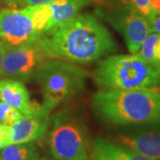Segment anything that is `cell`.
<instances>
[{
	"mask_svg": "<svg viewBox=\"0 0 160 160\" xmlns=\"http://www.w3.org/2000/svg\"><path fill=\"white\" fill-rule=\"evenodd\" d=\"M93 78L102 89L152 88L159 86L160 69L138 52L115 54L99 62L93 72Z\"/></svg>",
	"mask_w": 160,
	"mask_h": 160,
	"instance_id": "cell-3",
	"label": "cell"
},
{
	"mask_svg": "<svg viewBox=\"0 0 160 160\" xmlns=\"http://www.w3.org/2000/svg\"><path fill=\"white\" fill-rule=\"evenodd\" d=\"M48 144L56 160H87L88 142L78 120L69 115H58L53 120Z\"/></svg>",
	"mask_w": 160,
	"mask_h": 160,
	"instance_id": "cell-7",
	"label": "cell"
},
{
	"mask_svg": "<svg viewBox=\"0 0 160 160\" xmlns=\"http://www.w3.org/2000/svg\"><path fill=\"white\" fill-rule=\"evenodd\" d=\"M23 115L6 102L0 101V123L12 126Z\"/></svg>",
	"mask_w": 160,
	"mask_h": 160,
	"instance_id": "cell-16",
	"label": "cell"
},
{
	"mask_svg": "<svg viewBox=\"0 0 160 160\" xmlns=\"http://www.w3.org/2000/svg\"><path fill=\"white\" fill-rule=\"evenodd\" d=\"M33 160H46V159H45V158H40V159H38V158H35V159H33Z\"/></svg>",
	"mask_w": 160,
	"mask_h": 160,
	"instance_id": "cell-22",
	"label": "cell"
},
{
	"mask_svg": "<svg viewBox=\"0 0 160 160\" xmlns=\"http://www.w3.org/2000/svg\"><path fill=\"white\" fill-rule=\"evenodd\" d=\"M151 0H123L125 5L132 6V8L136 9L142 15L149 20V23L151 22V12L149 9V4Z\"/></svg>",
	"mask_w": 160,
	"mask_h": 160,
	"instance_id": "cell-17",
	"label": "cell"
},
{
	"mask_svg": "<svg viewBox=\"0 0 160 160\" xmlns=\"http://www.w3.org/2000/svg\"><path fill=\"white\" fill-rule=\"evenodd\" d=\"M49 127L47 116H24L11 126V144L33 142L45 137Z\"/></svg>",
	"mask_w": 160,
	"mask_h": 160,
	"instance_id": "cell-11",
	"label": "cell"
},
{
	"mask_svg": "<svg viewBox=\"0 0 160 160\" xmlns=\"http://www.w3.org/2000/svg\"><path fill=\"white\" fill-rule=\"evenodd\" d=\"M90 160H153L124 147L96 137L92 144Z\"/></svg>",
	"mask_w": 160,
	"mask_h": 160,
	"instance_id": "cell-12",
	"label": "cell"
},
{
	"mask_svg": "<svg viewBox=\"0 0 160 160\" xmlns=\"http://www.w3.org/2000/svg\"><path fill=\"white\" fill-rule=\"evenodd\" d=\"M37 156V149L32 142L9 144L0 152L2 160H33Z\"/></svg>",
	"mask_w": 160,
	"mask_h": 160,
	"instance_id": "cell-14",
	"label": "cell"
},
{
	"mask_svg": "<svg viewBox=\"0 0 160 160\" xmlns=\"http://www.w3.org/2000/svg\"><path fill=\"white\" fill-rule=\"evenodd\" d=\"M6 47L1 78L28 81L33 78L43 63L54 59L43 35L22 45Z\"/></svg>",
	"mask_w": 160,
	"mask_h": 160,
	"instance_id": "cell-6",
	"label": "cell"
},
{
	"mask_svg": "<svg viewBox=\"0 0 160 160\" xmlns=\"http://www.w3.org/2000/svg\"><path fill=\"white\" fill-rule=\"evenodd\" d=\"M159 86H160V85H159Z\"/></svg>",
	"mask_w": 160,
	"mask_h": 160,
	"instance_id": "cell-24",
	"label": "cell"
},
{
	"mask_svg": "<svg viewBox=\"0 0 160 160\" xmlns=\"http://www.w3.org/2000/svg\"><path fill=\"white\" fill-rule=\"evenodd\" d=\"M0 1H1V0H0Z\"/></svg>",
	"mask_w": 160,
	"mask_h": 160,
	"instance_id": "cell-25",
	"label": "cell"
},
{
	"mask_svg": "<svg viewBox=\"0 0 160 160\" xmlns=\"http://www.w3.org/2000/svg\"><path fill=\"white\" fill-rule=\"evenodd\" d=\"M58 0H6V5L12 7V9H18L19 7L36 6L42 4H50Z\"/></svg>",
	"mask_w": 160,
	"mask_h": 160,
	"instance_id": "cell-18",
	"label": "cell"
},
{
	"mask_svg": "<svg viewBox=\"0 0 160 160\" xmlns=\"http://www.w3.org/2000/svg\"><path fill=\"white\" fill-rule=\"evenodd\" d=\"M0 160H2V159H1V157H0Z\"/></svg>",
	"mask_w": 160,
	"mask_h": 160,
	"instance_id": "cell-23",
	"label": "cell"
},
{
	"mask_svg": "<svg viewBox=\"0 0 160 160\" xmlns=\"http://www.w3.org/2000/svg\"><path fill=\"white\" fill-rule=\"evenodd\" d=\"M6 45L0 40V78H1V71H2V65L4 62V57L6 53Z\"/></svg>",
	"mask_w": 160,
	"mask_h": 160,
	"instance_id": "cell-21",
	"label": "cell"
},
{
	"mask_svg": "<svg viewBox=\"0 0 160 160\" xmlns=\"http://www.w3.org/2000/svg\"><path fill=\"white\" fill-rule=\"evenodd\" d=\"M150 28H151V32L158 33L160 34V14L156 16L150 22Z\"/></svg>",
	"mask_w": 160,
	"mask_h": 160,
	"instance_id": "cell-20",
	"label": "cell"
},
{
	"mask_svg": "<svg viewBox=\"0 0 160 160\" xmlns=\"http://www.w3.org/2000/svg\"><path fill=\"white\" fill-rule=\"evenodd\" d=\"M0 101L18 109L24 116H46L41 104L33 102L22 82L6 78L0 80Z\"/></svg>",
	"mask_w": 160,
	"mask_h": 160,
	"instance_id": "cell-10",
	"label": "cell"
},
{
	"mask_svg": "<svg viewBox=\"0 0 160 160\" xmlns=\"http://www.w3.org/2000/svg\"><path fill=\"white\" fill-rule=\"evenodd\" d=\"M92 109L116 126H137L160 119V88L102 89L92 99Z\"/></svg>",
	"mask_w": 160,
	"mask_h": 160,
	"instance_id": "cell-2",
	"label": "cell"
},
{
	"mask_svg": "<svg viewBox=\"0 0 160 160\" xmlns=\"http://www.w3.org/2000/svg\"><path fill=\"white\" fill-rule=\"evenodd\" d=\"M43 36L54 59L72 64H89L118 51L109 29L88 13H78Z\"/></svg>",
	"mask_w": 160,
	"mask_h": 160,
	"instance_id": "cell-1",
	"label": "cell"
},
{
	"mask_svg": "<svg viewBox=\"0 0 160 160\" xmlns=\"http://www.w3.org/2000/svg\"><path fill=\"white\" fill-rule=\"evenodd\" d=\"M117 134V142L153 160H160V119Z\"/></svg>",
	"mask_w": 160,
	"mask_h": 160,
	"instance_id": "cell-9",
	"label": "cell"
},
{
	"mask_svg": "<svg viewBox=\"0 0 160 160\" xmlns=\"http://www.w3.org/2000/svg\"><path fill=\"white\" fill-rule=\"evenodd\" d=\"M138 53L160 69V34L151 32L143 41Z\"/></svg>",
	"mask_w": 160,
	"mask_h": 160,
	"instance_id": "cell-15",
	"label": "cell"
},
{
	"mask_svg": "<svg viewBox=\"0 0 160 160\" xmlns=\"http://www.w3.org/2000/svg\"><path fill=\"white\" fill-rule=\"evenodd\" d=\"M52 9L49 4L0 11V40L16 46L36 39L50 29Z\"/></svg>",
	"mask_w": 160,
	"mask_h": 160,
	"instance_id": "cell-5",
	"label": "cell"
},
{
	"mask_svg": "<svg viewBox=\"0 0 160 160\" xmlns=\"http://www.w3.org/2000/svg\"><path fill=\"white\" fill-rule=\"evenodd\" d=\"M89 4L90 0H58L50 3L49 5L52 9L50 29L69 21L77 15L82 8Z\"/></svg>",
	"mask_w": 160,
	"mask_h": 160,
	"instance_id": "cell-13",
	"label": "cell"
},
{
	"mask_svg": "<svg viewBox=\"0 0 160 160\" xmlns=\"http://www.w3.org/2000/svg\"><path fill=\"white\" fill-rule=\"evenodd\" d=\"M102 17L123 36L131 53L138 52L143 41L151 33L149 20L127 5L104 12Z\"/></svg>",
	"mask_w": 160,
	"mask_h": 160,
	"instance_id": "cell-8",
	"label": "cell"
},
{
	"mask_svg": "<svg viewBox=\"0 0 160 160\" xmlns=\"http://www.w3.org/2000/svg\"><path fill=\"white\" fill-rule=\"evenodd\" d=\"M11 144V126L0 123V149Z\"/></svg>",
	"mask_w": 160,
	"mask_h": 160,
	"instance_id": "cell-19",
	"label": "cell"
},
{
	"mask_svg": "<svg viewBox=\"0 0 160 160\" xmlns=\"http://www.w3.org/2000/svg\"><path fill=\"white\" fill-rule=\"evenodd\" d=\"M87 72L76 64L52 59L43 63L33 79L43 95L41 109L46 116L59 104L78 95L85 87Z\"/></svg>",
	"mask_w": 160,
	"mask_h": 160,
	"instance_id": "cell-4",
	"label": "cell"
}]
</instances>
